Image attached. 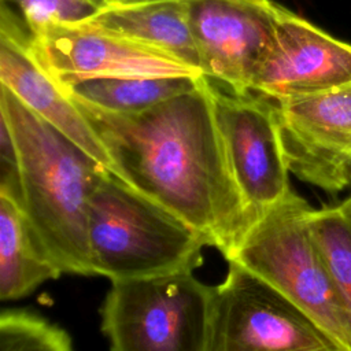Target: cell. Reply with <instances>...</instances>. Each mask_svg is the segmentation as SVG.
I'll return each instance as SVG.
<instances>
[{
  "label": "cell",
  "mask_w": 351,
  "mask_h": 351,
  "mask_svg": "<svg viewBox=\"0 0 351 351\" xmlns=\"http://www.w3.org/2000/svg\"><path fill=\"white\" fill-rule=\"evenodd\" d=\"M71 99L101 140L111 173L189 223L228 261L256 217L234 181L208 80L133 114Z\"/></svg>",
  "instance_id": "obj_1"
},
{
  "label": "cell",
  "mask_w": 351,
  "mask_h": 351,
  "mask_svg": "<svg viewBox=\"0 0 351 351\" xmlns=\"http://www.w3.org/2000/svg\"><path fill=\"white\" fill-rule=\"evenodd\" d=\"M0 118L16 145L21 206L33 230L62 273L93 276L88 204L110 170L4 85L0 88Z\"/></svg>",
  "instance_id": "obj_2"
},
{
  "label": "cell",
  "mask_w": 351,
  "mask_h": 351,
  "mask_svg": "<svg viewBox=\"0 0 351 351\" xmlns=\"http://www.w3.org/2000/svg\"><path fill=\"white\" fill-rule=\"evenodd\" d=\"M207 240L184 219L111 171L88 204L93 276L114 281L193 271Z\"/></svg>",
  "instance_id": "obj_3"
},
{
  "label": "cell",
  "mask_w": 351,
  "mask_h": 351,
  "mask_svg": "<svg viewBox=\"0 0 351 351\" xmlns=\"http://www.w3.org/2000/svg\"><path fill=\"white\" fill-rule=\"evenodd\" d=\"M311 208L291 189L254 222L228 262L266 281L344 351H351L346 308L310 229Z\"/></svg>",
  "instance_id": "obj_4"
},
{
  "label": "cell",
  "mask_w": 351,
  "mask_h": 351,
  "mask_svg": "<svg viewBox=\"0 0 351 351\" xmlns=\"http://www.w3.org/2000/svg\"><path fill=\"white\" fill-rule=\"evenodd\" d=\"M211 300L193 271L114 281L101 330L110 351H207Z\"/></svg>",
  "instance_id": "obj_5"
},
{
  "label": "cell",
  "mask_w": 351,
  "mask_h": 351,
  "mask_svg": "<svg viewBox=\"0 0 351 351\" xmlns=\"http://www.w3.org/2000/svg\"><path fill=\"white\" fill-rule=\"evenodd\" d=\"M207 351H344L277 289L236 262L213 287Z\"/></svg>",
  "instance_id": "obj_6"
},
{
  "label": "cell",
  "mask_w": 351,
  "mask_h": 351,
  "mask_svg": "<svg viewBox=\"0 0 351 351\" xmlns=\"http://www.w3.org/2000/svg\"><path fill=\"white\" fill-rule=\"evenodd\" d=\"M208 82L234 181L258 219L291 191L274 101Z\"/></svg>",
  "instance_id": "obj_7"
},
{
  "label": "cell",
  "mask_w": 351,
  "mask_h": 351,
  "mask_svg": "<svg viewBox=\"0 0 351 351\" xmlns=\"http://www.w3.org/2000/svg\"><path fill=\"white\" fill-rule=\"evenodd\" d=\"M204 78L236 93L251 92L276 30L274 0H182Z\"/></svg>",
  "instance_id": "obj_8"
},
{
  "label": "cell",
  "mask_w": 351,
  "mask_h": 351,
  "mask_svg": "<svg viewBox=\"0 0 351 351\" xmlns=\"http://www.w3.org/2000/svg\"><path fill=\"white\" fill-rule=\"evenodd\" d=\"M273 101L289 173L328 193L351 188V84Z\"/></svg>",
  "instance_id": "obj_9"
},
{
  "label": "cell",
  "mask_w": 351,
  "mask_h": 351,
  "mask_svg": "<svg viewBox=\"0 0 351 351\" xmlns=\"http://www.w3.org/2000/svg\"><path fill=\"white\" fill-rule=\"evenodd\" d=\"M29 34L32 55L58 82L97 77H203L163 51L88 23L52 25Z\"/></svg>",
  "instance_id": "obj_10"
},
{
  "label": "cell",
  "mask_w": 351,
  "mask_h": 351,
  "mask_svg": "<svg viewBox=\"0 0 351 351\" xmlns=\"http://www.w3.org/2000/svg\"><path fill=\"white\" fill-rule=\"evenodd\" d=\"M351 84V44L280 5L271 44L251 92L280 101Z\"/></svg>",
  "instance_id": "obj_11"
},
{
  "label": "cell",
  "mask_w": 351,
  "mask_h": 351,
  "mask_svg": "<svg viewBox=\"0 0 351 351\" xmlns=\"http://www.w3.org/2000/svg\"><path fill=\"white\" fill-rule=\"evenodd\" d=\"M0 36L1 85L111 171V159L95 129L71 96L37 63L29 47L30 34L23 33L15 15L5 7Z\"/></svg>",
  "instance_id": "obj_12"
},
{
  "label": "cell",
  "mask_w": 351,
  "mask_h": 351,
  "mask_svg": "<svg viewBox=\"0 0 351 351\" xmlns=\"http://www.w3.org/2000/svg\"><path fill=\"white\" fill-rule=\"evenodd\" d=\"M82 23L163 51L202 73L182 0H143L104 5Z\"/></svg>",
  "instance_id": "obj_13"
},
{
  "label": "cell",
  "mask_w": 351,
  "mask_h": 351,
  "mask_svg": "<svg viewBox=\"0 0 351 351\" xmlns=\"http://www.w3.org/2000/svg\"><path fill=\"white\" fill-rule=\"evenodd\" d=\"M62 274L22 206L0 195V299L15 300Z\"/></svg>",
  "instance_id": "obj_14"
},
{
  "label": "cell",
  "mask_w": 351,
  "mask_h": 351,
  "mask_svg": "<svg viewBox=\"0 0 351 351\" xmlns=\"http://www.w3.org/2000/svg\"><path fill=\"white\" fill-rule=\"evenodd\" d=\"M202 77H97L60 86L77 99L117 114H133L195 89Z\"/></svg>",
  "instance_id": "obj_15"
},
{
  "label": "cell",
  "mask_w": 351,
  "mask_h": 351,
  "mask_svg": "<svg viewBox=\"0 0 351 351\" xmlns=\"http://www.w3.org/2000/svg\"><path fill=\"white\" fill-rule=\"evenodd\" d=\"M308 223L346 308L351 333V197L311 208Z\"/></svg>",
  "instance_id": "obj_16"
},
{
  "label": "cell",
  "mask_w": 351,
  "mask_h": 351,
  "mask_svg": "<svg viewBox=\"0 0 351 351\" xmlns=\"http://www.w3.org/2000/svg\"><path fill=\"white\" fill-rule=\"evenodd\" d=\"M0 351H73L69 335L41 317L5 311L0 317Z\"/></svg>",
  "instance_id": "obj_17"
},
{
  "label": "cell",
  "mask_w": 351,
  "mask_h": 351,
  "mask_svg": "<svg viewBox=\"0 0 351 351\" xmlns=\"http://www.w3.org/2000/svg\"><path fill=\"white\" fill-rule=\"evenodd\" d=\"M23 14L27 30L45 26H73L89 21L104 4L100 0H10Z\"/></svg>",
  "instance_id": "obj_18"
},
{
  "label": "cell",
  "mask_w": 351,
  "mask_h": 351,
  "mask_svg": "<svg viewBox=\"0 0 351 351\" xmlns=\"http://www.w3.org/2000/svg\"><path fill=\"white\" fill-rule=\"evenodd\" d=\"M104 5H118V4H130V3H137L143 0H100Z\"/></svg>",
  "instance_id": "obj_19"
},
{
  "label": "cell",
  "mask_w": 351,
  "mask_h": 351,
  "mask_svg": "<svg viewBox=\"0 0 351 351\" xmlns=\"http://www.w3.org/2000/svg\"><path fill=\"white\" fill-rule=\"evenodd\" d=\"M350 197H351V195H350Z\"/></svg>",
  "instance_id": "obj_20"
}]
</instances>
